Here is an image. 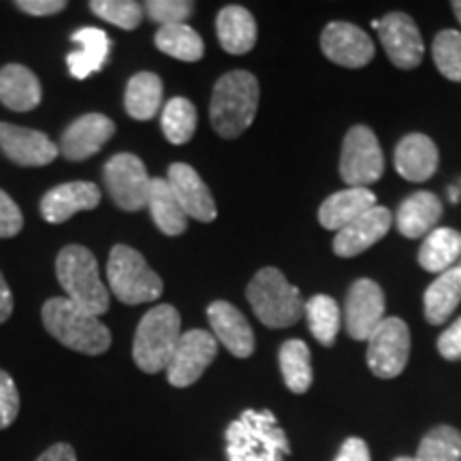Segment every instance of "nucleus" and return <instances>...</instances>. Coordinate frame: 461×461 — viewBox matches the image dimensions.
<instances>
[{"mask_svg": "<svg viewBox=\"0 0 461 461\" xmlns=\"http://www.w3.org/2000/svg\"><path fill=\"white\" fill-rule=\"evenodd\" d=\"M207 321H210L214 338L230 355L246 359V357L255 353V333H252L250 322L233 303L222 302V299L210 303Z\"/></svg>", "mask_w": 461, "mask_h": 461, "instance_id": "19", "label": "nucleus"}, {"mask_svg": "<svg viewBox=\"0 0 461 461\" xmlns=\"http://www.w3.org/2000/svg\"><path fill=\"white\" fill-rule=\"evenodd\" d=\"M37 461H77V457H75V448L71 445H67V442H56V445H51L48 451L39 455Z\"/></svg>", "mask_w": 461, "mask_h": 461, "instance_id": "44", "label": "nucleus"}, {"mask_svg": "<svg viewBox=\"0 0 461 461\" xmlns=\"http://www.w3.org/2000/svg\"><path fill=\"white\" fill-rule=\"evenodd\" d=\"M113 132L115 124L112 118L103 113H86L67 126L58 149L67 160L79 163V160H86L101 152V148L112 140Z\"/></svg>", "mask_w": 461, "mask_h": 461, "instance_id": "16", "label": "nucleus"}, {"mask_svg": "<svg viewBox=\"0 0 461 461\" xmlns=\"http://www.w3.org/2000/svg\"><path fill=\"white\" fill-rule=\"evenodd\" d=\"M278 361L288 391L302 395L312 387V357L303 339H288L282 344Z\"/></svg>", "mask_w": 461, "mask_h": 461, "instance_id": "31", "label": "nucleus"}, {"mask_svg": "<svg viewBox=\"0 0 461 461\" xmlns=\"http://www.w3.org/2000/svg\"><path fill=\"white\" fill-rule=\"evenodd\" d=\"M391 224H393V214L387 207H372L357 221L346 224L342 230H338L333 238V252L342 258L361 255L389 233Z\"/></svg>", "mask_w": 461, "mask_h": 461, "instance_id": "17", "label": "nucleus"}, {"mask_svg": "<svg viewBox=\"0 0 461 461\" xmlns=\"http://www.w3.org/2000/svg\"><path fill=\"white\" fill-rule=\"evenodd\" d=\"M431 54H434L438 71L451 82H461V32H438L434 45H431Z\"/></svg>", "mask_w": 461, "mask_h": 461, "instance_id": "36", "label": "nucleus"}, {"mask_svg": "<svg viewBox=\"0 0 461 461\" xmlns=\"http://www.w3.org/2000/svg\"><path fill=\"white\" fill-rule=\"evenodd\" d=\"M442 216V203L434 193L428 190H419L412 193L411 197L402 201L400 210L395 214L397 230L403 238H425L429 235Z\"/></svg>", "mask_w": 461, "mask_h": 461, "instance_id": "23", "label": "nucleus"}, {"mask_svg": "<svg viewBox=\"0 0 461 461\" xmlns=\"http://www.w3.org/2000/svg\"><path fill=\"white\" fill-rule=\"evenodd\" d=\"M218 353V339L214 333L203 330H190L182 333L180 342L173 350L169 366H167V380L177 389H186L203 376Z\"/></svg>", "mask_w": 461, "mask_h": 461, "instance_id": "11", "label": "nucleus"}, {"mask_svg": "<svg viewBox=\"0 0 461 461\" xmlns=\"http://www.w3.org/2000/svg\"><path fill=\"white\" fill-rule=\"evenodd\" d=\"M395 169L403 180L425 182L438 169V148L423 132H411L397 143Z\"/></svg>", "mask_w": 461, "mask_h": 461, "instance_id": "21", "label": "nucleus"}, {"mask_svg": "<svg viewBox=\"0 0 461 461\" xmlns=\"http://www.w3.org/2000/svg\"><path fill=\"white\" fill-rule=\"evenodd\" d=\"M41 319L50 336L75 353L96 357L107 353L112 346V331L103 325L99 316L86 312L68 299H48L43 303Z\"/></svg>", "mask_w": 461, "mask_h": 461, "instance_id": "2", "label": "nucleus"}, {"mask_svg": "<svg viewBox=\"0 0 461 461\" xmlns=\"http://www.w3.org/2000/svg\"><path fill=\"white\" fill-rule=\"evenodd\" d=\"M154 43L163 54L182 62H197L205 54L203 39L199 37L197 31H193L186 24L160 26L157 37H154Z\"/></svg>", "mask_w": 461, "mask_h": 461, "instance_id": "32", "label": "nucleus"}, {"mask_svg": "<svg viewBox=\"0 0 461 461\" xmlns=\"http://www.w3.org/2000/svg\"><path fill=\"white\" fill-rule=\"evenodd\" d=\"M303 314L308 316L310 331H312L316 342H321L322 346H333L339 331V322H342L336 299L330 295H314L305 303Z\"/></svg>", "mask_w": 461, "mask_h": 461, "instance_id": "33", "label": "nucleus"}, {"mask_svg": "<svg viewBox=\"0 0 461 461\" xmlns=\"http://www.w3.org/2000/svg\"><path fill=\"white\" fill-rule=\"evenodd\" d=\"M322 54L346 68H361L374 58V43L359 26L348 22H331L321 34Z\"/></svg>", "mask_w": 461, "mask_h": 461, "instance_id": "14", "label": "nucleus"}, {"mask_svg": "<svg viewBox=\"0 0 461 461\" xmlns=\"http://www.w3.org/2000/svg\"><path fill=\"white\" fill-rule=\"evenodd\" d=\"M71 41L79 48L67 56V67L75 79H88L92 73H99L105 67L112 41L101 28H79L71 34Z\"/></svg>", "mask_w": 461, "mask_h": 461, "instance_id": "22", "label": "nucleus"}, {"mask_svg": "<svg viewBox=\"0 0 461 461\" xmlns=\"http://www.w3.org/2000/svg\"><path fill=\"white\" fill-rule=\"evenodd\" d=\"M459 194H461V186H459V184H457V186L448 188V197H451V203H457Z\"/></svg>", "mask_w": 461, "mask_h": 461, "instance_id": "46", "label": "nucleus"}, {"mask_svg": "<svg viewBox=\"0 0 461 461\" xmlns=\"http://www.w3.org/2000/svg\"><path fill=\"white\" fill-rule=\"evenodd\" d=\"M395 461H417V457H397Z\"/></svg>", "mask_w": 461, "mask_h": 461, "instance_id": "48", "label": "nucleus"}, {"mask_svg": "<svg viewBox=\"0 0 461 461\" xmlns=\"http://www.w3.org/2000/svg\"><path fill=\"white\" fill-rule=\"evenodd\" d=\"M56 276L67 299L86 312L101 316L109 310V291L101 282L99 263L88 248L67 246L56 257Z\"/></svg>", "mask_w": 461, "mask_h": 461, "instance_id": "4", "label": "nucleus"}, {"mask_svg": "<svg viewBox=\"0 0 461 461\" xmlns=\"http://www.w3.org/2000/svg\"><path fill=\"white\" fill-rule=\"evenodd\" d=\"M0 149L11 163L22 167L50 165L60 152L45 132L9 122H0Z\"/></svg>", "mask_w": 461, "mask_h": 461, "instance_id": "15", "label": "nucleus"}, {"mask_svg": "<svg viewBox=\"0 0 461 461\" xmlns=\"http://www.w3.org/2000/svg\"><path fill=\"white\" fill-rule=\"evenodd\" d=\"M411 357V330L402 319L389 316L367 339V366L374 376H400Z\"/></svg>", "mask_w": 461, "mask_h": 461, "instance_id": "10", "label": "nucleus"}, {"mask_svg": "<svg viewBox=\"0 0 461 461\" xmlns=\"http://www.w3.org/2000/svg\"><path fill=\"white\" fill-rule=\"evenodd\" d=\"M90 9L101 20L124 31H135L143 20V5L135 0H92Z\"/></svg>", "mask_w": 461, "mask_h": 461, "instance_id": "37", "label": "nucleus"}, {"mask_svg": "<svg viewBox=\"0 0 461 461\" xmlns=\"http://www.w3.org/2000/svg\"><path fill=\"white\" fill-rule=\"evenodd\" d=\"M459 267H461V265H459Z\"/></svg>", "mask_w": 461, "mask_h": 461, "instance_id": "49", "label": "nucleus"}, {"mask_svg": "<svg viewBox=\"0 0 461 461\" xmlns=\"http://www.w3.org/2000/svg\"><path fill=\"white\" fill-rule=\"evenodd\" d=\"M105 186L113 203L124 212H140L148 207V194L152 177L148 176L146 165L140 157L131 152L115 154L103 169Z\"/></svg>", "mask_w": 461, "mask_h": 461, "instance_id": "9", "label": "nucleus"}, {"mask_svg": "<svg viewBox=\"0 0 461 461\" xmlns=\"http://www.w3.org/2000/svg\"><path fill=\"white\" fill-rule=\"evenodd\" d=\"M101 203V190L92 182H68L54 186L41 199V216L51 224L67 222L77 212L95 210Z\"/></svg>", "mask_w": 461, "mask_h": 461, "instance_id": "20", "label": "nucleus"}, {"mask_svg": "<svg viewBox=\"0 0 461 461\" xmlns=\"http://www.w3.org/2000/svg\"><path fill=\"white\" fill-rule=\"evenodd\" d=\"M438 353L448 361L461 359V319L455 321L453 325L438 338Z\"/></svg>", "mask_w": 461, "mask_h": 461, "instance_id": "41", "label": "nucleus"}, {"mask_svg": "<svg viewBox=\"0 0 461 461\" xmlns=\"http://www.w3.org/2000/svg\"><path fill=\"white\" fill-rule=\"evenodd\" d=\"M182 338L180 312L169 303L154 305L143 314L132 339V359L146 374L167 370L173 350Z\"/></svg>", "mask_w": 461, "mask_h": 461, "instance_id": "5", "label": "nucleus"}, {"mask_svg": "<svg viewBox=\"0 0 461 461\" xmlns=\"http://www.w3.org/2000/svg\"><path fill=\"white\" fill-rule=\"evenodd\" d=\"M384 171V157L378 137L372 129L357 124L346 132L342 157H339V176L348 188H367L378 182Z\"/></svg>", "mask_w": 461, "mask_h": 461, "instance_id": "8", "label": "nucleus"}, {"mask_svg": "<svg viewBox=\"0 0 461 461\" xmlns=\"http://www.w3.org/2000/svg\"><path fill=\"white\" fill-rule=\"evenodd\" d=\"M148 210L152 214V221L157 227L169 238L182 235L188 227V216L182 210L180 201L169 186V182L163 177H152L148 194Z\"/></svg>", "mask_w": 461, "mask_h": 461, "instance_id": "27", "label": "nucleus"}, {"mask_svg": "<svg viewBox=\"0 0 461 461\" xmlns=\"http://www.w3.org/2000/svg\"><path fill=\"white\" fill-rule=\"evenodd\" d=\"M246 297L257 319L272 330L295 325L303 316L305 303L302 293L276 267H263L261 272H257L248 285Z\"/></svg>", "mask_w": 461, "mask_h": 461, "instance_id": "6", "label": "nucleus"}, {"mask_svg": "<svg viewBox=\"0 0 461 461\" xmlns=\"http://www.w3.org/2000/svg\"><path fill=\"white\" fill-rule=\"evenodd\" d=\"M167 182L180 201L182 210L186 212L188 218H194L199 222L216 221V203L212 197L207 184L201 180V176L193 167L186 163H173L169 167Z\"/></svg>", "mask_w": 461, "mask_h": 461, "instance_id": "18", "label": "nucleus"}, {"mask_svg": "<svg viewBox=\"0 0 461 461\" xmlns=\"http://www.w3.org/2000/svg\"><path fill=\"white\" fill-rule=\"evenodd\" d=\"M163 103V82L157 73H137L126 84L124 107L135 120H152Z\"/></svg>", "mask_w": 461, "mask_h": 461, "instance_id": "30", "label": "nucleus"}, {"mask_svg": "<svg viewBox=\"0 0 461 461\" xmlns=\"http://www.w3.org/2000/svg\"><path fill=\"white\" fill-rule=\"evenodd\" d=\"M160 126H163L167 141L173 146L188 143L197 131V107L184 96H176L165 105L163 115H160Z\"/></svg>", "mask_w": 461, "mask_h": 461, "instance_id": "34", "label": "nucleus"}, {"mask_svg": "<svg viewBox=\"0 0 461 461\" xmlns=\"http://www.w3.org/2000/svg\"><path fill=\"white\" fill-rule=\"evenodd\" d=\"M229 461H286L291 445L274 412L244 411L224 431Z\"/></svg>", "mask_w": 461, "mask_h": 461, "instance_id": "1", "label": "nucleus"}, {"mask_svg": "<svg viewBox=\"0 0 461 461\" xmlns=\"http://www.w3.org/2000/svg\"><path fill=\"white\" fill-rule=\"evenodd\" d=\"M417 461H461V431L438 425L420 440Z\"/></svg>", "mask_w": 461, "mask_h": 461, "instance_id": "35", "label": "nucleus"}, {"mask_svg": "<svg viewBox=\"0 0 461 461\" xmlns=\"http://www.w3.org/2000/svg\"><path fill=\"white\" fill-rule=\"evenodd\" d=\"M24 227V216L14 199L0 190V238H15Z\"/></svg>", "mask_w": 461, "mask_h": 461, "instance_id": "40", "label": "nucleus"}, {"mask_svg": "<svg viewBox=\"0 0 461 461\" xmlns=\"http://www.w3.org/2000/svg\"><path fill=\"white\" fill-rule=\"evenodd\" d=\"M39 77L24 65L0 68V103L11 112H32L41 103Z\"/></svg>", "mask_w": 461, "mask_h": 461, "instance_id": "25", "label": "nucleus"}, {"mask_svg": "<svg viewBox=\"0 0 461 461\" xmlns=\"http://www.w3.org/2000/svg\"><path fill=\"white\" fill-rule=\"evenodd\" d=\"M15 7L22 9L28 15L45 17L60 14L62 9H67V3L65 0H17Z\"/></svg>", "mask_w": 461, "mask_h": 461, "instance_id": "42", "label": "nucleus"}, {"mask_svg": "<svg viewBox=\"0 0 461 461\" xmlns=\"http://www.w3.org/2000/svg\"><path fill=\"white\" fill-rule=\"evenodd\" d=\"M20 414V393L15 380L0 370V429H7Z\"/></svg>", "mask_w": 461, "mask_h": 461, "instance_id": "39", "label": "nucleus"}, {"mask_svg": "<svg viewBox=\"0 0 461 461\" xmlns=\"http://www.w3.org/2000/svg\"><path fill=\"white\" fill-rule=\"evenodd\" d=\"M453 11H455V15H457V20H459V24H461V0H455Z\"/></svg>", "mask_w": 461, "mask_h": 461, "instance_id": "47", "label": "nucleus"}, {"mask_svg": "<svg viewBox=\"0 0 461 461\" xmlns=\"http://www.w3.org/2000/svg\"><path fill=\"white\" fill-rule=\"evenodd\" d=\"M461 302V267L440 274L425 291V319L431 325H442Z\"/></svg>", "mask_w": 461, "mask_h": 461, "instance_id": "29", "label": "nucleus"}, {"mask_svg": "<svg viewBox=\"0 0 461 461\" xmlns=\"http://www.w3.org/2000/svg\"><path fill=\"white\" fill-rule=\"evenodd\" d=\"M372 26L380 34V43L389 60L397 68H414L423 60V37L417 24L406 14H387L383 20H374Z\"/></svg>", "mask_w": 461, "mask_h": 461, "instance_id": "13", "label": "nucleus"}, {"mask_svg": "<svg viewBox=\"0 0 461 461\" xmlns=\"http://www.w3.org/2000/svg\"><path fill=\"white\" fill-rule=\"evenodd\" d=\"M258 109V82L248 71H230L214 86L210 103V120L218 135L235 140L255 122Z\"/></svg>", "mask_w": 461, "mask_h": 461, "instance_id": "3", "label": "nucleus"}, {"mask_svg": "<svg viewBox=\"0 0 461 461\" xmlns=\"http://www.w3.org/2000/svg\"><path fill=\"white\" fill-rule=\"evenodd\" d=\"M461 257V233L455 229L440 227L425 235L419 250V265L429 274H445Z\"/></svg>", "mask_w": 461, "mask_h": 461, "instance_id": "28", "label": "nucleus"}, {"mask_svg": "<svg viewBox=\"0 0 461 461\" xmlns=\"http://www.w3.org/2000/svg\"><path fill=\"white\" fill-rule=\"evenodd\" d=\"M107 285L120 302L140 305L163 295V280L146 263L135 248L118 244L112 248L107 261Z\"/></svg>", "mask_w": 461, "mask_h": 461, "instance_id": "7", "label": "nucleus"}, {"mask_svg": "<svg viewBox=\"0 0 461 461\" xmlns=\"http://www.w3.org/2000/svg\"><path fill=\"white\" fill-rule=\"evenodd\" d=\"M384 316V293L376 282L370 278L357 280L350 286L348 295H346L344 305V322L346 331L353 339H370L376 331V327L383 322Z\"/></svg>", "mask_w": 461, "mask_h": 461, "instance_id": "12", "label": "nucleus"}, {"mask_svg": "<svg viewBox=\"0 0 461 461\" xmlns=\"http://www.w3.org/2000/svg\"><path fill=\"white\" fill-rule=\"evenodd\" d=\"M376 207V194L370 188H346L333 193L319 207V222L330 230H342L367 210Z\"/></svg>", "mask_w": 461, "mask_h": 461, "instance_id": "24", "label": "nucleus"}, {"mask_svg": "<svg viewBox=\"0 0 461 461\" xmlns=\"http://www.w3.org/2000/svg\"><path fill=\"white\" fill-rule=\"evenodd\" d=\"M14 312V295H11V288L5 280V276L0 274V322H5Z\"/></svg>", "mask_w": 461, "mask_h": 461, "instance_id": "45", "label": "nucleus"}, {"mask_svg": "<svg viewBox=\"0 0 461 461\" xmlns=\"http://www.w3.org/2000/svg\"><path fill=\"white\" fill-rule=\"evenodd\" d=\"M333 461H372V455L366 440H361V438H348Z\"/></svg>", "mask_w": 461, "mask_h": 461, "instance_id": "43", "label": "nucleus"}, {"mask_svg": "<svg viewBox=\"0 0 461 461\" xmlns=\"http://www.w3.org/2000/svg\"><path fill=\"white\" fill-rule=\"evenodd\" d=\"M216 32L222 50L233 56L248 54L257 43V22L252 14L240 5L224 7L216 17Z\"/></svg>", "mask_w": 461, "mask_h": 461, "instance_id": "26", "label": "nucleus"}, {"mask_svg": "<svg viewBox=\"0 0 461 461\" xmlns=\"http://www.w3.org/2000/svg\"><path fill=\"white\" fill-rule=\"evenodd\" d=\"M146 14L152 22L160 26H176L186 24V20L193 15L194 3L190 0H149L146 3Z\"/></svg>", "mask_w": 461, "mask_h": 461, "instance_id": "38", "label": "nucleus"}]
</instances>
